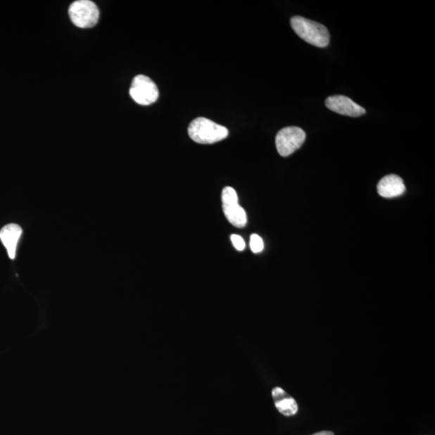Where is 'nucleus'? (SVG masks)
Segmentation results:
<instances>
[{"label": "nucleus", "mask_w": 435, "mask_h": 435, "mask_svg": "<svg viewBox=\"0 0 435 435\" xmlns=\"http://www.w3.org/2000/svg\"><path fill=\"white\" fill-rule=\"evenodd\" d=\"M290 25L297 35L312 46L325 48L330 42V33L324 25L305 19L303 16H293Z\"/></svg>", "instance_id": "f257e3e1"}, {"label": "nucleus", "mask_w": 435, "mask_h": 435, "mask_svg": "<svg viewBox=\"0 0 435 435\" xmlns=\"http://www.w3.org/2000/svg\"><path fill=\"white\" fill-rule=\"evenodd\" d=\"M188 133L194 141L210 144L222 141L227 137L228 130L210 120L200 117L194 120L188 127Z\"/></svg>", "instance_id": "f03ea898"}, {"label": "nucleus", "mask_w": 435, "mask_h": 435, "mask_svg": "<svg viewBox=\"0 0 435 435\" xmlns=\"http://www.w3.org/2000/svg\"><path fill=\"white\" fill-rule=\"evenodd\" d=\"M69 15L72 24L81 29H89L98 23L99 10L90 0H79L70 5Z\"/></svg>", "instance_id": "7ed1b4c3"}, {"label": "nucleus", "mask_w": 435, "mask_h": 435, "mask_svg": "<svg viewBox=\"0 0 435 435\" xmlns=\"http://www.w3.org/2000/svg\"><path fill=\"white\" fill-rule=\"evenodd\" d=\"M305 132L298 127H286L279 131L276 137V146L282 157H288L302 146Z\"/></svg>", "instance_id": "20e7f679"}, {"label": "nucleus", "mask_w": 435, "mask_h": 435, "mask_svg": "<svg viewBox=\"0 0 435 435\" xmlns=\"http://www.w3.org/2000/svg\"><path fill=\"white\" fill-rule=\"evenodd\" d=\"M130 96L138 104L149 106L157 101L159 91L151 79L139 75L134 77L130 88Z\"/></svg>", "instance_id": "39448f33"}, {"label": "nucleus", "mask_w": 435, "mask_h": 435, "mask_svg": "<svg viewBox=\"0 0 435 435\" xmlns=\"http://www.w3.org/2000/svg\"><path fill=\"white\" fill-rule=\"evenodd\" d=\"M222 209L228 221L233 226L242 228L247 225L246 212L239 205L237 191L227 187L222 192Z\"/></svg>", "instance_id": "423d86ee"}, {"label": "nucleus", "mask_w": 435, "mask_h": 435, "mask_svg": "<svg viewBox=\"0 0 435 435\" xmlns=\"http://www.w3.org/2000/svg\"><path fill=\"white\" fill-rule=\"evenodd\" d=\"M328 109L339 115L358 117L366 113L364 108L344 96H333L326 100Z\"/></svg>", "instance_id": "0eeeda50"}, {"label": "nucleus", "mask_w": 435, "mask_h": 435, "mask_svg": "<svg viewBox=\"0 0 435 435\" xmlns=\"http://www.w3.org/2000/svg\"><path fill=\"white\" fill-rule=\"evenodd\" d=\"M22 232H23L22 228L15 224L8 225L0 231V241L7 249L10 259L15 258L16 250H18Z\"/></svg>", "instance_id": "6e6552de"}, {"label": "nucleus", "mask_w": 435, "mask_h": 435, "mask_svg": "<svg viewBox=\"0 0 435 435\" xmlns=\"http://www.w3.org/2000/svg\"><path fill=\"white\" fill-rule=\"evenodd\" d=\"M377 191L384 198H394L404 194L405 187L401 177L395 175H389L384 177L379 182Z\"/></svg>", "instance_id": "1a4fd4ad"}, {"label": "nucleus", "mask_w": 435, "mask_h": 435, "mask_svg": "<svg viewBox=\"0 0 435 435\" xmlns=\"http://www.w3.org/2000/svg\"><path fill=\"white\" fill-rule=\"evenodd\" d=\"M272 394L277 409L281 414L284 416H293L297 414L298 406L296 401L290 397L282 389L279 387L273 389Z\"/></svg>", "instance_id": "9d476101"}, {"label": "nucleus", "mask_w": 435, "mask_h": 435, "mask_svg": "<svg viewBox=\"0 0 435 435\" xmlns=\"http://www.w3.org/2000/svg\"><path fill=\"white\" fill-rule=\"evenodd\" d=\"M250 248L254 253H259L264 249V242L258 235L253 234L250 238Z\"/></svg>", "instance_id": "9b49d317"}, {"label": "nucleus", "mask_w": 435, "mask_h": 435, "mask_svg": "<svg viewBox=\"0 0 435 435\" xmlns=\"http://www.w3.org/2000/svg\"><path fill=\"white\" fill-rule=\"evenodd\" d=\"M232 242L234 247L238 251H243L245 248V242L241 237L238 235H232L231 237Z\"/></svg>", "instance_id": "f8f14e48"}, {"label": "nucleus", "mask_w": 435, "mask_h": 435, "mask_svg": "<svg viewBox=\"0 0 435 435\" xmlns=\"http://www.w3.org/2000/svg\"><path fill=\"white\" fill-rule=\"evenodd\" d=\"M312 435H334L332 431H321Z\"/></svg>", "instance_id": "ddd939ff"}]
</instances>
